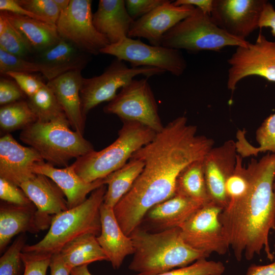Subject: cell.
I'll return each instance as SVG.
<instances>
[{"label":"cell","mask_w":275,"mask_h":275,"mask_svg":"<svg viewBox=\"0 0 275 275\" xmlns=\"http://www.w3.org/2000/svg\"><path fill=\"white\" fill-rule=\"evenodd\" d=\"M246 171L247 190L229 202L219 220L238 261L243 258L250 261L262 252L272 261L269 236L275 231V154L269 153L259 160L252 158Z\"/></svg>","instance_id":"2"},{"label":"cell","mask_w":275,"mask_h":275,"mask_svg":"<svg viewBox=\"0 0 275 275\" xmlns=\"http://www.w3.org/2000/svg\"><path fill=\"white\" fill-rule=\"evenodd\" d=\"M101 232L97 241L114 269H118L125 258L133 254L134 248L131 237L121 228L114 208L103 203L100 208Z\"/></svg>","instance_id":"22"},{"label":"cell","mask_w":275,"mask_h":275,"mask_svg":"<svg viewBox=\"0 0 275 275\" xmlns=\"http://www.w3.org/2000/svg\"><path fill=\"white\" fill-rule=\"evenodd\" d=\"M70 124L36 121L22 130L19 138L53 166L67 167L70 160L94 150L84 135L72 130Z\"/></svg>","instance_id":"6"},{"label":"cell","mask_w":275,"mask_h":275,"mask_svg":"<svg viewBox=\"0 0 275 275\" xmlns=\"http://www.w3.org/2000/svg\"><path fill=\"white\" fill-rule=\"evenodd\" d=\"M245 132L239 130L236 143L237 153L242 158L257 155L259 152H269L275 154V113L268 116L256 131V140L258 147L252 146L245 138Z\"/></svg>","instance_id":"31"},{"label":"cell","mask_w":275,"mask_h":275,"mask_svg":"<svg viewBox=\"0 0 275 275\" xmlns=\"http://www.w3.org/2000/svg\"><path fill=\"white\" fill-rule=\"evenodd\" d=\"M192 6H176L166 0L144 16L135 20L128 34L129 38H143L151 45L160 46L164 34L195 10Z\"/></svg>","instance_id":"16"},{"label":"cell","mask_w":275,"mask_h":275,"mask_svg":"<svg viewBox=\"0 0 275 275\" xmlns=\"http://www.w3.org/2000/svg\"><path fill=\"white\" fill-rule=\"evenodd\" d=\"M37 121V119L27 100H21L1 106L0 126L6 132L23 130Z\"/></svg>","instance_id":"32"},{"label":"cell","mask_w":275,"mask_h":275,"mask_svg":"<svg viewBox=\"0 0 275 275\" xmlns=\"http://www.w3.org/2000/svg\"><path fill=\"white\" fill-rule=\"evenodd\" d=\"M5 75L13 79L27 98L34 95L45 84L31 73L9 72Z\"/></svg>","instance_id":"41"},{"label":"cell","mask_w":275,"mask_h":275,"mask_svg":"<svg viewBox=\"0 0 275 275\" xmlns=\"http://www.w3.org/2000/svg\"><path fill=\"white\" fill-rule=\"evenodd\" d=\"M0 199L8 203L19 206H31L34 204L18 186L0 178Z\"/></svg>","instance_id":"40"},{"label":"cell","mask_w":275,"mask_h":275,"mask_svg":"<svg viewBox=\"0 0 275 275\" xmlns=\"http://www.w3.org/2000/svg\"><path fill=\"white\" fill-rule=\"evenodd\" d=\"M0 10L1 11L8 12L45 22L42 18L20 6L16 0H0Z\"/></svg>","instance_id":"44"},{"label":"cell","mask_w":275,"mask_h":275,"mask_svg":"<svg viewBox=\"0 0 275 275\" xmlns=\"http://www.w3.org/2000/svg\"><path fill=\"white\" fill-rule=\"evenodd\" d=\"M273 188L275 189V179H274V183H273ZM274 248H275V243H274Z\"/></svg>","instance_id":"51"},{"label":"cell","mask_w":275,"mask_h":275,"mask_svg":"<svg viewBox=\"0 0 275 275\" xmlns=\"http://www.w3.org/2000/svg\"><path fill=\"white\" fill-rule=\"evenodd\" d=\"M1 12L20 33L36 54L52 47L61 40L55 24L8 12Z\"/></svg>","instance_id":"26"},{"label":"cell","mask_w":275,"mask_h":275,"mask_svg":"<svg viewBox=\"0 0 275 275\" xmlns=\"http://www.w3.org/2000/svg\"><path fill=\"white\" fill-rule=\"evenodd\" d=\"M36 54L33 61L41 66V74L48 81L70 71H82L92 59V56L61 38L54 45Z\"/></svg>","instance_id":"19"},{"label":"cell","mask_w":275,"mask_h":275,"mask_svg":"<svg viewBox=\"0 0 275 275\" xmlns=\"http://www.w3.org/2000/svg\"><path fill=\"white\" fill-rule=\"evenodd\" d=\"M147 78L133 79L121 89L115 98L104 107L103 111L117 115L122 121L136 122L157 133L164 126Z\"/></svg>","instance_id":"9"},{"label":"cell","mask_w":275,"mask_h":275,"mask_svg":"<svg viewBox=\"0 0 275 275\" xmlns=\"http://www.w3.org/2000/svg\"><path fill=\"white\" fill-rule=\"evenodd\" d=\"M52 216L37 212L34 204L19 206L3 202L0 205V252L12 238L26 232L37 233L49 228Z\"/></svg>","instance_id":"18"},{"label":"cell","mask_w":275,"mask_h":275,"mask_svg":"<svg viewBox=\"0 0 275 275\" xmlns=\"http://www.w3.org/2000/svg\"><path fill=\"white\" fill-rule=\"evenodd\" d=\"M165 72L150 67H129L124 61L116 58L100 75L84 77L80 91L83 114L86 117L98 104L112 101L118 90L129 84L135 76L143 75L148 78Z\"/></svg>","instance_id":"8"},{"label":"cell","mask_w":275,"mask_h":275,"mask_svg":"<svg viewBox=\"0 0 275 275\" xmlns=\"http://www.w3.org/2000/svg\"><path fill=\"white\" fill-rule=\"evenodd\" d=\"M52 255L22 252L23 275H46Z\"/></svg>","instance_id":"39"},{"label":"cell","mask_w":275,"mask_h":275,"mask_svg":"<svg viewBox=\"0 0 275 275\" xmlns=\"http://www.w3.org/2000/svg\"><path fill=\"white\" fill-rule=\"evenodd\" d=\"M246 275H275V260L265 265L252 264L248 268Z\"/></svg>","instance_id":"48"},{"label":"cell","mask_w":275,"mask_h":275,"mask_svg":"<svg viewBox=\"0 0 275 275\" xmlns=\"http://www.w3.org/2000/svg\"><path fill=\"white\" fill-rule=\"evenodd\" d=\"M84 77L81 70L67 72L47 81L73 130L84 135L86 117L82 113L80 91Z\"/></svg>","instance_id":"21"},{"label":"cell","mask_w":275,"mask_h":275,"mask_svg":"<svg viewBox=\"0 0 275 275\" xmlns=\"http://www.w3.org/2000/svg\"><path fill=\"white\" fill-rule=\"evenodd\" d=\"M259 28H270L273 36H275V9L268 1L264 5L259 21Z\"/></svg>","instance_id":"45"},{"label":"cell","mask_w":275,"mask_h":275,"mask_svg":"<svg viewBox=\"0 0 275 275\" xmlns=\"http://www.w3.org/2000/svg\"><path fill=\"white\" fill-rule=\"evenodd\" d=\"M222 210L211 201L199 208L179 227L186 244L208 257L212 253L226 254L230 246L219 220Z\"/></svg>","instance_id":"12"},{"label":"cell","mask_w":275,"mask_h":275,"mask_svg":"<svg viewBox=\"0 0 275 275\" xmlns=\"http://www.w3.org/2000/svg\"><path fill=\"white\" fill-rule=\"evenodd\" d=\"M37 212L45 216H52L68 209L65 195L58 186L47 176L35 174L20 184Z\"/></svg>","instance_id":"25"},{"label":"cell","mask_w":275,"mask_h":275,"mask_svg":"<svg viewBox=\"0 0 275 275\" xmlns=\"http://www.w3.org/2000/svg\"><path fill=\"white\" fill-rule=\"evenodd\" d=\"M26 100L36 115L37 121L58 122L70 124L56 96L46 84L34 95L28 97Z\"/></svg>","instance_id":"30"},{"label":"cell","mask_w":275,"mask_h":275,"mask_svg":"<svg viewBox=\"0 0 275 275\" xmlns=\"http://www.w3.org/2000/svg\"><path fill=\"white\" fill-rule=\"evenodd\" d=\"M144 166L141 160L130 158L122 167L104 178L107 187L103 203L114 208L130 189Z\"/></svg>","instance_id":"28"},{"label":"cell","mask_w":275,"mask_h":275,"mask_svg":"<svg viewBox=\"0 0 275 275\" xmlns=\"http://www.w3.org/2000/svg\"><path fill=\"white\" fill-rule=\"evenodd\" d=\"M129 236L134 252L128 268L139 274H157L208 257L186 244L179 227L151 232L139 227Z\"/></svg>","instance_id":"3"},{"label":"cell","mask_w":275,"mask_h":275,"mask_svg":"<svg viewBox=\"0 0 275 275\" xmlns=\"http://www.w3.org/2000/svg\"><path fill=\"white\" fill-rule=\"evenodd\" d=\"M88 265H84L73 268L70 275H92L90 272Z\"/></svg>","instance_id":"49"},{"label":"cell","mask_w":275,"mask_h":275,"mask_svg":"<svg viewBox=\"0 0 275 275\" xmlns=\"http://www.w3.org/2000/svg\"><path fill=\"white\" fill-rule=\"evenodd\" d=\"M49 268L50 275H70L71 270L66 265L60 253L51 255Z\"/></svg>","instance_id":"46"},{"label":"cell","mask_w":275,"mask_h":275,"mask_svg":"<svg viewBox=\"0 0 275 275\" xmlns=\"http://www.w3.org/2000/svg\"><path fill=\"white\" fill-rule=\"evenodd\" d=\"M9 72L41 73V66L34 61H31L7 52L0 49V73L1 75Z\"/></svg>","instance_id":"37"},{"label":"cell","mask_w":275,"mask_h":275,"mask_svg":"<svg viewBox=\"0 0 275 275\" xmlns=\"http://www.w3.org/2000/svg\"><path fill=\"white\" fill-rule=\"evenodd\" d=\"M117 139L100 151L91 152L72 164L85 181L103 179L124 165L133 154L153 140L156 132L136 122L124 121Z\"/></svg>","instance_id":"5"},{"label":"cell","mask_w":275,"mask_h":275,"mask_svg":"<svg viewBox=\"0 0 275 275\" xmlns=\"http://www.w3.org/2000/svg\"><path fill=\"white\" fill-rule=\"evenodd\" d=\"M228 89L233 92L239 81L250 76H258L275 82V41L260 32L254 43L236 47L228 60Z\"/></svg>","instance_id":"13"},{"label":"cell","mask_w":275,"mask_h":275,"mask_svg":"<svg viewBox=\"0 0 275 275\" xmlns=\"http://www.w3.org/2000/svg\"><path fill=\"white\" fill-rule=\"evenodd\" d=\"M67 267L71 270L94 262L108 261L93 234L81 235L65 244L59 252Z\"/></svg>","instance_id":"27"},{"label":"cell","mask_w":275,"mask_h":275,"mask_svg":"<svg viewBox=\"0 0 275 275\" xmlns=\"http://www.w3.org/2000/svg\"><path fill=\"white\" fill-rule=\"evenodd\" d=\"M33 172L47 176L58 186L66 198L68 209L81 204L88 198L89 193L105 184L104 178L92 182L85 181L75 172L72 164L57 168L44 161L36 163Z\"/></svg>","instance_id":"20"},{"label":"cell","mask_w":275,"mask_h":275,"mask_svg":"<svg viewBox=\"0 0 275 275\" xmlns=\"http://www.w3.org/2000/svg\"><path fill=\"white\" fill-rule=\"evenodd\" d=\"M203 159L189 164L182 171L176 180L175 195L205 203L211 202L204 176Z\"/></svg>","instance_id":"29"},{"label":"cell","mask_w":275,"mask_h":275,"mask_svg":"<svg viewBox=\"0 0 275 275\" xmlns=\"http://www.w3.org/2000/svg\"><path fill=\"white\" fill-rule=\"evenodd\" d=\"M237 155L235 142L228 140L219 146L213 147L203 159V170L210 200L223 210L229 203L226 183L235 170Z\"/></svg>","instance_id":"15"},{"label":"cell","mask_w":275,"mask_h":275,"mask_svg":"<svg viewBox=\"0 0 275 275\" xmlns=\"http://www.w3.org/2000/svg\"><path fill=\"white\" fill-rule=\"evenodd\" d=\"M213 0H177L173 3L176 6L188 5L198 8L205 14L210 15Z\"/></svg>","instance_id":"47"},{"label":"cell","mask_w":275,"mask_h":275,"mask_svg":"<svg viewBox=\"0 0 275 275\" xmlns=\"http://www.w3.org/2000/svg\"><path fill=\"white\" fill-rule=\"evenodd\" d=\"M197 127L180 116L164 126L152 141L131 158L144 166L129 191L114 208L121 227L131 232L139 227L147 211L174 196L177 179L189 164L203 160L214 141L197 134Z\"/></svg>","instance_id":"1"},{"label":"cell","mask_w":275,"mask_h":275,"mask_svg":"<svg viewBox=\"0 0 275 275\" xmlns=\"http://www.w3.org/2000/svg\"><path fill=\"white\" fill-rule=\"evenodd\" d=\"M34 149L18 143L9 133L0 139V178L19 186L35 173L34 166L44 161Z\"/></svg>","instance_id":"17"},{"label":"cell","mask_w":275,"mask_h":275,"mask_svg":"<svg viewBox=\"0 0 275 275\" xmlns=\"http://www.w3.org/2000/svg\"><path fill=\"white\" fill-rule=\"evenodd\" d=\"M92 3L91 0H70L68 7L61 12L56 26L61 39L96 56L110 43L93 24Z\"/></svg>","instance_id":"11"},{"label":"cell","mask_w":275,"mask_h":275,"mask_svg":"<svg viewBox=\"0 0 275 275\" xmlns=\"http://www.w3.org/2000/svg\"><path fill=\"white\" fill-rule=\"evenodd\" d=\"M134 21L127 10L124 0H100L96 11L93 14L95 28L110 44L127 37Z\"/></svg>","instance_id":"24"},{"label":"cell","mask_w":275,"mask_h":275,"mask_svg":"<svg viewBox=\"0 0 275 275\" xmlns=\"http://www.w3.org/2000/svg\"><path fill=\"white\" fill-rule=\"evenodd\" d=\"M26 236L22 233L15 239L0 258V275H19L23 264L21 254Z\"/></svg>","instance_id":"34"},{"label":"cell","mask_w":275,"mask_h":275,"mask_svg":"<svg viewBox=\"0 0 275 275\" xmlns=\"http://www.w3.org/2000/svg\"><path fill=\"white\" fill-rule=\"evenodd\" d=\"M204 204L175 195L150 209L141 224L145 223L157 232L179 227Z\"/></svg>","instance_id":"23"},{"label":"cell","mask_w":275,"mask_h":275,"mask_svg":"<svg viewBox=\"0 0 275 275\" xmlns=\"http://www.w3.org/2000/svg\"><path fill=\"white\" fill-rule=\"evenodd\" d=\"M225 270V266L222 262L202 258L188 265L155 275H222Z\"/></svg>","instance_id":"35"},{"label":"cell","mask_w":275,"mask_h":275,"mask_svg":"<svg viewBox=\"0 0 275 275\" xmlns=\"http://www.w3.org/2000/svg\"><path fill=\"white\" fill-rule=\"evenodd\" d=\"M242 159L243 158L238 154L235 170L226 183V191L229 202L241 198L249 186L246 167L243 166Z\"/></svg>","instance_id":"36"},{"label":"cell","mask_w":275,"mask_h":275,"mask_svg":"<svg viewBox=\"0 0 275 275\" xmlns=\"http://www.w3.org/2000/svg\"><path fill=\"white\" fill-rule=\"evenodd\" d=\"M26 96L18 85L12 80L1 78L0 104L1 106L23 100Z\"/></svg>","instance_id":"42"},{"label":"cell","mask_w":275,"mask_h":275,"mask_svg":"<svg viewBox=\"0 0 275 275\" xmlns=\"http://www.w3.org/2000/svg\"><path fill=\"white\" fill-rule=\"evenodd\" d=\"M0 49L28 59L33 51L20 33L0 12Z\"/></svg>","instance_id":"33"},{"label":"cell","mask_w":275,"mask_h":275,"mask_svg":"<svg viewBox=\"0 0 275 275\" xmlns=\"http://www.w3.org/2000/svg\"><path fill=\"white\" fill-rule=\"evenodd\" d=\"M106 185L93 190L81 204L53 216L47 234L38 242L25 245L22 252L52 255L69 242L84 234L98 236L101 232L100 208Z\"/></svg>","instance_id":"4"},{"label":"cell","mask_w":275,"mask_h":275,"mask_svg":"<svg viewBox=\"0 0 275 275\" xmlns=\"http://www.w3.org/2000/svg\"><path fill=\"white\" fill-rule=\"evenodd\" d=\"M61 12L66 10L69 6L70 0H53Z\"/></svg>","instance_id":"50"},{"label":"cell","mask_w":275,"mask_h":275,"mask_svg":"<svg viewBox=\"0 0 275 275\" xmlns=\"http://www.w3.org/2000/svg\"><path fill=\"white\" fill-rule=\"evenodd\" d=\"M22 7L45 22L56 25L61 11L53 0H16Z\"/></svg>","instance_id":"38"},{"label":"cell","mask_w":275,"mask_h":275,"mask_svg":"<svg viewBox=\"0 0 275 275\" xmlns=\"http://www.w3.org/2000/svg\"><path fill=\"white\" fill-rule=\"evenodd\" d=\"M166 0H126L127 10L135 20L147 14L162 4Z\"/></svg>","instance_id":"43"},{"label":"cell","mask_w":275,"mask_h":275,"mask_svg":"<svg viewBox=\"0 0 275 275\" xmlns=\"http://www.w3.org/2000/svg\"><path fill=\"white\" fill-rule=\"evenodd\" d=\"M248 43L225 32L215 24L210 15L196 8L189 16L164 34L161 45L197 52L217 51L227 46H244Z\"/></svg>","instance_id":"7"},{"label":"cell","mask_w":275,"mask_h":275,"mask_svg":"<svg viewBox=\"0 0 275 275\" xmlns=\"http://www.w3.org/2000/svg\"><path fill=\"white\" fill-rule=\"evenodd\" d=\"M100 53L128 62L131 67L157 68L176 76L183 74L187 68L186 61L179 50L149 45L128 37L108 45Z\"/></svg>","instance_id":"10"},{"label":"cell","mask_w":275,"mask_h":275,"mask_svg":"<svg viewBox=\"0 0 275 275\" xmlns=\"http://www.w3.org/2000/svg\"><path fill=\"white\" fill-rule=\"evenodd\" d=\"M266 0H213L210 16L228 34L245 40L256 29Z\"/></svg>","instance_id":"14"}]
</instances>
